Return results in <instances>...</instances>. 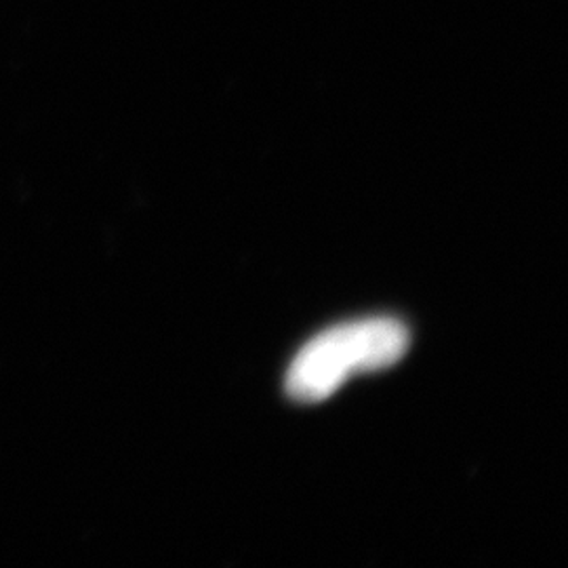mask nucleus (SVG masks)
Instances as JSON below:
<instances>
[{
  "instance_id": "nucleus-1",
  "label": "nucleus",
  "mask_w": 568,
  "mask_h": 568,
  "mask_svg": "<svg viewBox=\"0 0 568 568\" xmlns=\"http://www.w3.org/2000/svg\"><path fill=\"white\" fill-rule=\"evenodd\" d=\"M410 335L396 318H368L333 326L305 344L286 371V394L297 403H321L356 373L396 365Z\"/></svg>"
}]
</instances>
